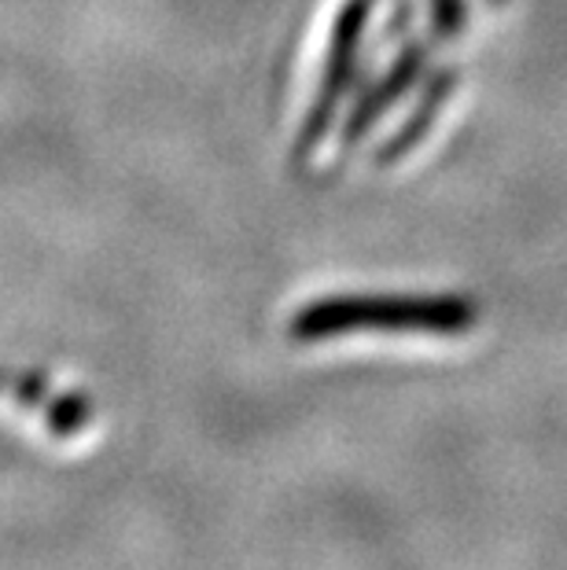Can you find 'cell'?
Wrapping results in <instances>:
<instances>
[{"instance_id":"cell-3","label":"cell","mask_w":567,"mask_h":570,"mask_svg":"<svg viewBox=\"0 0 567 570\" xmlns=\"http://www.w3.org/2000/svg\"><path fill=\"white\" fill-rule=\"evenodd\" d=\"M89 416H92L89 397L86 394H67L48 409V428H52V434H59V439H67V434H78L81 428H86Z\"/></svg>"},{"instance_id":"cell-1","label":"cell","mask_w":567,"mask_h":570,"mask_svg":"<svg viewBox=\"0 0 567 570\" xmlns=\"http://www.w3.org/2000/svg\"><path fill=\"white\" fill-rule=\"evenodd\" d=\"M476 324L472 302L465 298H413V295H343L306 306L292 321V335L317 343V338L358 332V327H383V332H436L457 335Z\"/></svg>"},{"instance_id":"cell-2","label":"cell","mask_w":567,"mask_h":570,"mask_svg":"<svg viewBox=\"0 0 567 570\" xmlns=\"http://www.w3.org/2000/svg\"><path fill=\"white\" fill-rule=\"evenodd\" d=\"M365 16H369V0H354V4L343 11V22H340V30H335L332 70H329V81H324V92L317 100V111H313V122L306 129V144L317 140V132L324 129V118H329V104H335V96L343 89L346 67H350V59H354V41H358L361 27H365Z\"/></svg>"}]
</instances>
